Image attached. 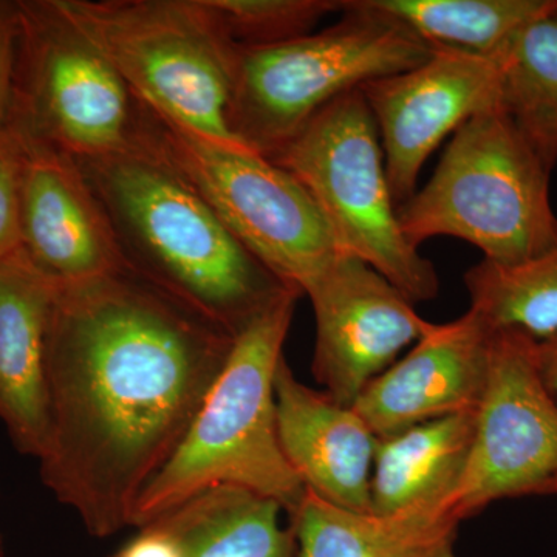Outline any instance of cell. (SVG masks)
<instances>
[{"label": "cell", "mask_w": 557, "mask_h": 557, "mask_svg": "<svg viewBox=\"0 0 557 557\" xmlns=\"http://www.w3.org/2000/svg\"><path fill=\"white\" fill-rule=\"evenodd\" d=\"M222 35L237 47H269L313 33L341 13L338 0H201Z\"/></svg>", "instance_id": "23"}, {"label": "cell", "mask_w": 557, "mask_h": 557, "mask_svg": "<svg viewBox=\"0 0 557 557\" xmlns=\"http://www.w3.org/2000/svg\"><path fill=\"white\" fill-rule=\"evenodd\" d=\"M557 478V398L539 372L537 341L496 330L474 438L446 509L458 523L502 498L541 496Z\"/></svg>", "instance_id": "10"}, {"label": "cell", "mask_w": 557, "mask_h": 557, "mask_svg": "<svg viewBox=\"0 0 557 557\" xmlns=\"http://www.w3.org/2000/svg\"><path fill=\"white\" fill-rule=\"evenodd\" d=\"M277 434L289 467L322 500L370 515V478L379 438L354 406L296 379L282 358L274 379Z\"/></svg>", "instance_id": "15"}, {"label": "cell", "mask_w": 557, "mask_h": 557, "mask_svg": "<svg viewBox=\"0 0 557 557\" xmlns=\"http://www.w3.org/2000/svg\"><path fill=\"white\" fill-rule=\"evenodd\" d=\"M11 134L20 145L21 251L25 258L54 284L84 281L124 265L104 211L76 160L49 145Z\"/></svg>", "instance_id": "13"}, {"label": "cell", "mask_w": 557, "mask_h": 557, "mask_svg": "<svg viewBox=\"0 0 557 557\" xmlns=\"http://www.w3.org/2000/svg\"><path fill=\"white\" fill-rule=\"evenodd\" d=\"M141 109L61 0H20L7 129L73 159L143 152Z\"/></svg>", "instance_id": "9"}, {"label": "cell", "mask_w": 557, "mask_h": 557, "mask_svg": "<svg viewBox=\"0 0 557 557\" xmlns=\"http://www.w3.org/2000/svg\"><path fill=\"white\" fill-rule=\"evenodd\" d=\"M472 310L435 327L364 388L354 408L376 438L478 410L486 384L491 338Z\"/></svg>", "instance_id": "14"}, {"label": "cell", "mask_w": 557, "mask_h": 557, "mask_svg": "<svg viewBox=\"0 0 557 557\" xmlns=\"http://www.w3.org/2000/svg\"><path fill=\"white\" fill-rule=\"evenodd\" d=\"M471 307L491 330L544 341L557 333V247L504 265L483 259L465 274Z\"/></svg>", "instance_id": "22"}, {"label": "cell", "mask_w": 557, "mask_h": 557, "mask_svg": "<svg viewBox=\"0 0 557 557\" xmlns=\"http://www.w3.org/2000/svg\"><path fill=\"white\" fill-rule=\"evenodd\" d=\"M21 156L17 139L0 129V260L21 251Z\"/></svg>", "instance_id": "24"}, {"label": "cell", "mask_w": 557, "mask_h": 557, "mask_svg": "<svg viewBox=\"0 0 557 557\" xmlns=\"http://www.w3.org/2000/svg\"><path fill=\"white\" fill-rule=\"evenodd\" d=\"M300 296L285 293L236 336L178 448L138 497L131 527L145 528L219 485L274 498L288 516L299 507L307 487L278 442L274 379Z\"/></svg>", "instance_id": "3"}, {"label": "cell", "mask_w": 557, "mask_h": 557, "mask_svg": "<svg viewBox=\"0 0 557 557\" xmlns=\"http://www.w3.org/2000/svg\"><path fill=\"white\" fill-rule=\"evenodd\" d=\"M270 160L309 190L341 252L379 271L410 302L437 298L435 267L399 226L379 127L361 90L330 102Z\"/></svg>", "instance_id": "7"}, {"label": "cell", "mask_w": 557, "mask_h": 557, "mask_svg": "<svg viewBox=\"0 0 557 557\" xmlns=\"http://www.w3.org/2000/svg\"><path fill=\"white\" fill-rule=\"evenodd\" d=\"M549 172L500 109L454 134L434 175L398 207L412 247L449 236L494 263L522 262L557 247Z\"/></svg>", "instance_id": "5"}, {"label": "cell", "mask_w": 557, "mask_h": 557, "mask_svg": "<svg viewBox=\"0 0 557 557\" xmlns=\"http://www.w3.org/2000/svg\"><path fill=\"white\" fill-rule=\"evenodd\" d=\"M541 496H557V478L544 486L541 491Z\"/></svg>", "instance_id": "28"}, {"label": "cell", "mask_w": 557, "mask_h": 557, "mask_svg": "<svg viewBox=\"0 0 557 557\" xmlns=\"http://www.w3.org/2000/svg\"><path fill=\"white\" fill-rule=\"evenodd\" d=\"M281 511L274 498L244 486L219 485L149 525L164 531L182 557H296L295 533L281 527Z\"/></svg>", "instance_id": "19"}, {"label": "cell", "mask_w": 557, "mask_h": 557, "mask_svg": "<svg viewBox=\"0 0 557 557\" xmlns=\"http://www.w3.org/2000/svg\"><path fill=\"white\" fill-rule=\"evenodd\" d=\"M460 523L445 511L362 515L322 500L311 491L289 515L296 557H460Z\"/></svg>", "instance_id": "18"}, {"label": "cell", "mask_w": 557, "mask_h": 557, "mask_svg": "<svg viewBox=\"0 0 557 557\" xmlns=\"http://www.w3.org/2000/svg\"><path fill=\"white\" fill-rule=\"evenodd\" d=\"M234 339L127 265L54 285L40 479L91 536L132 525L138 497L178 448Z\"/></svg>", "instance_id": "1"}, {"label": "cell", "mask_w": 557, "mask_h": 557, "mask_svg": "<svg viewBox=\"0 0 557 557\" xmlns=\"http://www.w3.org/2000/svg\"><path fill=\"white\" fill-rule=\"evenodd\" d=\"M537 364L545 386L557 398V333L537 341Z\"/></svg>", "instance_id": "27"}, {"label": "cell", "mask_w": 557, "mask_h": 557, "mask_svg": "<svg viewBox=\"0 0 557 557\" xmlns=\"http://www.w3.org/2000/svg\"><path fill=\"white\" fill-rule=\"evenodd\" d=\"M75 160L104 211L124 265L231 335H239L285 293L298 292L256 259L207 201L152 153Z\"/></svg>", "instance_id": "2"}, {"label": "cell", "mask_w": 557, "mask_h": 557, "mask_svg": "<svg viewBox=\"0 0 557 557\" xmlns=\"http://www.w3.org/2000/svg\"><path fill=\"white\" fill-rule=\"evenodd\" d=\"M138 531L137 536L112 557H182L177 544L164 531L152 525Z\"/></svg>", "instance_id": "26"}, {"label": "cell", "mask_w": 557, "mask_h": 557, "mask_svg": "<svg viewBox=\"0 0 557 557\" xmlns=\"http://www.w3.org/2000/svg\"><path fill=\"white\" fill-rule=\"evenodd\" d=\"M61 5L139 101L186 129L237 143L228 127L236 46L201 0H61Z\"/></svg>", "instance_id": "8"}, {"label": "cell", "mask_w": 557, "mask_h": 557, "mask_svg": "<svg viewBox=\"0 0 557 557\" xmlns=\"http://www.w3.org/2000/svg\"><path fill=\"white\" fill-rule=\"evenodd\" d=\"M20 39V0H0V129L9 115Z\"/></svg>", "instance_id": "25"}, {"label": "cell", "mask_w": 557, "mask_h": 557, "mask_svg": "<svg viewBox=\"0 0 557 557\" xmlns=\"http://www.w3.org/2000/svg\"><path fill=\"white\" fill-rule=\"evenodd\" d=\"M431 57L432 47L398 22L366 0H347L341 20L322 32L276 46H236L231 135L271 159L336 98Z\"/></svg>", "instance_id": "4"}, {"label": "cell", "mask_w": 557, "mask_h": 557, "mask_svg": "<svg viewBox=\"0 0 557 557\" xmlns=\"http://www.w3.org/2000/svg\"><path fill=\"white\" fill-rule=\"evenodd\" d=\"M141 106L143 152L177 172L285 285L304 295L344 255L313 197L289 172L247 146L205 137Z\"/></svg>", "instance_id": "6"}, {"label": "cell", "mask_w": 557, "mask_h": 557, "mask_svg": "<svg viewBox=\"0 0 557 557\" xmlns=\"http://www.w3.org/2000/svg\"><path fill=\"white\" fill-rule=\"evenodd\" d=\"M359 90L379 127L399 207L417 193L420 172L443 139L480 113L500 109V69L490 58L432 47L423 64L369 81Z\"/></svg>", "instance_id": "11"}, {"label": "cell", "mask_w": 557, "mask_h": 557, "mask_svg": "<svg viewBox=\"0 0 557 557\" xmlns=\"http://www.w3.org/2000/svg\"><path fill=\"white\" fill-rule=\"evenodd\" d=\"M54 282L17 251L0 260V421L22 456L50 442L46 339Z\"/></svg>", "instance_id": "16"}, {"label": "cell", "mask_w": 557, "mask_h": 557, "mask_svg": "<svg viewBox=\"0 0 557 557\" xmlns=\"http://www.w3.org/2000/svg\"><path fill=\"white\" fill-rule=\"evenodd\" d=\"M431 47L496 61L523 28L557 14V0H366Z\"/></svg>", "instance_id": "20"}, {"label": "cell", "mask_w": 557, "mask_h": 557, "mask_svg": "<svg viewBox=\"0 0 557 557\" xmlns=\"http://www.w3.org/2000/svg\"><path fill=\"white\" fill-rule=\"evenodd\" d=\"M496 61L502 112L552 172L557 164V14L523 28Z\"/></svg>", "instance_id": "21"}, {"label": "cell", "mask_w": 557, "mask_h": 557, "mask_svg": "<svg viewBox=\"0 0 557 557\" xmlns=\"http://www.w3.org/2000/svg\"><path fill=\"white\" fill-rule=\"evenodd\" d=\"M474 428L475 410H471L379 440L370 478V515L448 512L446 505L467 467Z\"/></svg>", "instance_id": "17"}, {"label": "cell", "mask_w": 557, "mask_h": 557, "mask_svg": "<svg viewBox=\"0 0 557 557\" xmlns=\"http://www.w3.org/2000/svg\"><path fill=\"white\" fill-rule=\"evenodd\" d=\"M304 295L317 318L311 372L341 405L354 406L406 347L435 327L383 274L354 256L341 255Z\"/></svg>", "instance_id": "12"}]
</instances>
